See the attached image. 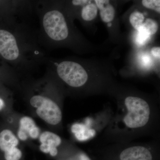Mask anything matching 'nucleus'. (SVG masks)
Here are the masks:
<instances>
[{"label":"nucleus","mask_w":160,"mask_h":160,"mask_svg":"<svg viewBox=\"0 0 160 160\" xmlns=\"http://www.w3.org/2000/svg\"><path fill=\"white\" fill-rule=\"evenodd\" d=\"M97 7L100 10V16L103 22L109 23L113 20L115 14L114 7L107 0H95Z\"/></svg>","instance_id":"9"},{"label":"nucleus","mask_w":160,"mask_h":160,"mask_svg":"<svg viewBox=\"0 0 160 160\" xmlns=\"http://www.w3.org/2000/svg\"><path fill=\"white\" fill-rule=\"evenodd\" d=\"M59 77L69 86L79 87L86 84L88 76L82 66L74 62L65 61L58 66Z\"/></svg>","instance_id":"4"},{"label":"nucleus","mask_w":160,"mask_h":160,"mask_svg":"<svg viewBox=\"0 0 160 160\" xmlns=\"http://www.w3.org/2000/svg\"><path fill=\"white\" fill-rule=\"evenodd\" d=\"M125 105L127 113L123 122L127 128L137 129L148 124L151 116V109L149 104L143 99L136 97L126 98Z\"/></svg>","instance_id":"1"},{"label":"nucleus","mask_w":160,"mask_h":160,"mask_svg":"<svg viewBox=\"0 0 160 160\" xmlns=\"http://www.w3.org/2000/svg\"><path fill=\"white\" fill-rule=\"evenodd\" d=\"M80 160H91L86 154L81 153L79 155Z\"/></svg>","instance_id":"21"},{"label":"nucleus","mask_w":160,"mask_h":160,"mask_svg":"<svg viewBox=\"0 0 160 160\" xmlns=\"http://www.w3.org/2000/svg\"><path fill=\"white\" fill-rule=\"evenodd\" d=\"M30 103L35 108L38 116L46 123L56 126L62 121V110L51 99L42 95H35L30 99Z\"/></svg>","instance_id":"2"},{"label":"nucleus","mask_w":160,"mask_h":160,"mask_svg":"<svg viewBox=\"0 0 160 160\" xmlns=\"http://www.w3.org/2000/svg\"><path fill=\"white\" fill-rule=\"evenodd\" d=\"M18 144V139L11 130L4 129L0 132V150L4 153L16 148Z\"/></svg>","instance_id":"8"},{"label":"nucleus","mask_w":160,"mask_h":160,"mask_svg":"<svg viewBox=\"0 0 160 160\" xmlns=\"http://www.w3.org/2000/svg\"><path fill=\"white\" fill-rule=\"evenodd\" d=\"M90 1L87 0H73L72 3L74 6H84L85 4L89 3Z\"/></svg>","instance_id":"20"},{"label":"nucleus","mask_w":160,"mask_h":160,"mask_svg":"<svg viewBox=\"0 0 160 160\" xmlns=\"http://www.w3.org/2000/svg\"><path fill=\"white\" fill-rule=\"evenodd\" d=\"M43 25L48 36L55 41L65 40L69 34L65 18L58 10H52L46 12L43 18Z\"/></svg>","instance_id":"3"},{"label":"nucleus","mask_w":160,"mask_h":160,"mask_svg":"<svg viewBox=\"0 0 160 160\" xmlns=\"http://www.w3.org/2000/svg\"><path fill=\"white\" fill-rule=\"evenodd\" d=\"M72 131L74 133L76 138L80 141L87 140L92 137L94 136V130H90L82 124L76 123L72 126Z\"/></svg>","instance_id":"11"},{"label":"nucleus","mask_w":160,"mask_h":160,"mask_svg":"<svg viewBox=\"0 0 160 160\" xmlns=\"http://www.w3.org/2000/svg\"><path fill=\"white\" fill-rule=\"evenodd\" d=\"M0 54L9 61L18 57L19 50L14 36L6 30H0Z\"/></svg>","instance_id":"5"},{"label":"nucleus","mask_w":160,"mask_h":160,"mask_svg":"<svg viewBox=\"0 0 160 160\" xmlns=\"http://www.w3.org/2000/svg\"><path fill=\"white\" fill-rule=\"evenodd\" d=\"M5 107V103L4 100L0 98V111L2 110Z\"/></svg>","instance_id":"22"},{"label":"nucleus","mask_w":160,"mask_h":160,"mask_svg":"<svg viewBox=\"0 0 160 160\" xmlns=\"http://www.w3.org/2000/svg\"><path fill=\"white\" fill-rule=\"evenodd\" d=\"M151 53L153 56L160 58V47H155L151 49Z\"/></svg>","instance_id":"19"},{"label":"nucleus","mask_w":160,"mask_h":160,"mask_svg":"<svg viewBox=\"0 0 160 160\" xmlns=\"http://www.w3.org/2000/svg\"><path fill=\"white\" fill-rule=\"evenodd\" d=\"M142 62L144 66H150L151 65L152 61L151 58L149 56V55H144L141 58Z\"/></svg>","instance_id":"18"},{"label":"nucleus","mask_w":160,"mask_h":160,"mask_svg":"<svg viewBox=\"0 0 160 160\" xmlns=\"http://www.w3.org/2000/svg\"><path fill=\"white\" fill-rule=\"evenodd\" d=\"M36 126L35 122L31 118L24 116L21 118L18 131V138L22 141H26L29 137V132Z\"/></svg>","instance_id":"10"},{"label":"nucleus","mask_w":160,"mask_h":160,"mask_svg":"<svg viewBox=\"0 0 160 160\" xmlns=\"http://www.w3.org/2000/svg\"><path fill=\"white\" fill-rule=\"evenodd\" d=\"M112 26V24L111 23H109V24H108V26H109V27H110Z\"/></svg>","instance_id":"23"},{"label":"nucleus","mask_w":160,"mask_h":160,"mask_svg":"<svg viewBox=\"0 0 160 160\" xmlns=\"http://www.w3.org/2000/svg\"><path fill=\"white\" fill-rule=\"evenodd\" d=\"M144 15L138 11L133 12L129 17V22L136 30H138L142 26L144 22Z\"/></svg>","instance_id":"13"},{"label":"nucleus","mask_w":160,"mask_h":160,"mask_svg":"<svg viewBox=\"0 0 160 160\" xmlns=\"http://www.w3.org/2000/svg\"><path fill=\"white\" fill-rule=\"evenodd\" d=\"M136 37V42L138 45L143 46L148 42L150 39V35L142 27H141L138 31Z\"/></svg>","instance_id":"15"},{"label":"nucleus","mask_w":160,"mask_h":160,"mask_svg":"<svg viewBox=\"0 0 160 160\" xmlns=\"http://www.w3.org/2000/svg\"><path fill=\"white\" fill-rule=\"evenodd\" d=\"M98 14V8L93 3L88 4L83 7L82 17L85 21H90L94 19Z\"/></svg>","instance_id":"12"},{"label":"nucleus","mask_w":160,"mask_h":160,"mask_svg":"<svg viewBox=\"0 0 160 160\" xmlns=\"http://www.w3.org/2000/svg\"><path fill=\"white\" fill-rule=\"evenodd\" d=\"M142 27L150 35L155 34L158 29L156 21L150 18L147 19Z\"/></svg>","instance_id":"14"},{"label":"nucleus","mask_w":160,"mask_h":160,"mask_svg":"<svg viewBox=\"0 0 160 160\" xmlns=\"http://www.w3.org/2000/svg\"><path fill=\"white\" fill-rule=\"evenodd\" d=\"M120 160H152L151 151L147 147L141 146L126 148L120 155Z\"/></svg>","instance_id":"7"},{"label":"nucleus","mask_w":160,"mask_h":160,"mask_svg":"<svg viewBox=\"0 0 160 160\" xmlns=\"http://www.w3.org/2000/svg\"><path fill=\"white\" fill-rule=\"evenodd\" d=\"M41 145L40 149L45 153H49L52 157L57 156V147L62 143V139L59 136L50 131H45L39 136Z\"/></svg>","instance_id":"6"},{"label":"nucleus","mask_w":160,"mask_h":160,"mask_svg":"<svg viewBox=\"0 0 160 160\" xmlns=\"http://www.w3.org/2000/svg\"><path fill=\"white\" fill-rule=\"evenodd\" d=\"M4 154L6 160H19L22 155L21 150L17 147Z\"/></svg>","instance_id":"16"},{"label":"nucleus","mask_w":160,"mask_h":160,"mask_svg":"<svg viewBox=\"0 0 160 160\" xmlns=\"http://www.w3.org/2000/svg\"><path fill=\"white\" fill-rule=\"evenodd\" d=\"M143 6L148 9H153L160 13V0H143L142 1Z\"/></svg>","instance_id":"17"}]
</instances>
